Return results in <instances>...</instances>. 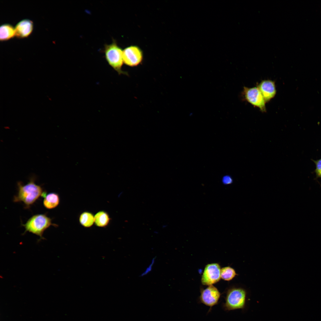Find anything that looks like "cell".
I'll use <instances>...</instances> for the list:
<instances>
[{"instance_id": "cell-18", "label": "cell", "mask_w": 321, "mask_h": 321, "mask_svg": "<svg viewBox=\"0 0 321 321\" xmlns=\"http://www.w3.org/2000/svg\"><path fill=\"white\" fill-rule=\"evenodd\" d=\"M48 99L50 100H51V98L49 97H48Z\"/></svg>"}, {"instance_id": "cell-9", "label": "cell", "mask_w": 321, "mask_h": 321, "mask_svg": "<svg viewBox=\"0 0 321 321\" xmlns=\"http://www.w3.org/2000/svg\"><path fill=\"white\" fill-rule=\"evenodd\" d=\"M266 102L270 101L275 96L276 89L274 81L269 80L262 81L257 86Z\"/></svg>"}, {"instance_id": "cell-14", "label": "cell", "mask_w": 321, "mask_h": 321, "mask_svg": "<svg viewBox=\"0 0 321 321\" xmlns=\"http://www.w3.org/2000/svg\"><path fill=\"white\" fill-rule=\"evenodd\" d=\"M79 220L82 226L89 228L92 226L94 223V216L91 213L85 211L80 214Z\"/></svg>"}, {"instance_id": "cell-3", "label": "cell", "mask_w": 321, "mask_h": 321, "mask_svg": "<svg viewBox=\"0 0 321 321\" xmlns=\"http://www.w3.org/2000/svg\"><path fill=\"white\" fill-rule=\"evenodd\" d=\"M103 50L105 59L109 65L119 74H126L122 70L123 62V50L118 45L116 41L113 39L111 44H105Z\"/></svg>"}, {"instance_id": "cell-8", "label": "cell", "mask_w": 321, "mask_h": 321, "mask_svg": "<svg viewBox=\"0 0 321 321\" xmlns=\"http://www.w3.org/2000/svg\"><path fill=\"white\" fill-rule=\"evenodd\" d=\"M200 292L199 298L200 303L210 308L218 303L221 294L215 286H209L206 289L201 290Z\"/></svg>"}, {"instance_id": "cell-7", "label": "cell", "mask_w": 321, "mask_h": 321, "mask_svg": "<svg viewBox=\"0 0 321 321\" xmlns=\"http://www.w3.org/2000/svg\"><path fill=\"white\" fill-rule=\"evenodd\" d=\"M221 268L217 263L207 265L204 268L201 278L202 284L205 285H212L220 279Z\"/></svg>"}, {"instance_id": "cell-11", "label": "cell", "mask_w": 321, "mask_h": 321, "mask_svg": "<svg viewBox=\"0 0 321 321\" xmlns=\"http://www.w3.org/2000/svg\"><path fill=\"white\" fill-rule=\"evenodd\" d=\"M15 36V28L9 24H4L0 28V40L1 41L7 40Z\"/></svg>"}, {"instance_id": "cell-5", "label": "cell", "mask_w": 321, "mask_h": 321, "mask_svg": "<svg viewBox=\"0 0 321 321\" xmlns=\"http://www.w3.org/2000/svg\"><path fill=\"white\" fill-rule=\"evenodd\" d=\"M143 58V51L137 45L129 46L123 51V62L128 66H137L142 62Z\"/></svg>"}, {"instance_id": "cell-1", "label": "cell", "mask_w": 321, "mask_h": 321, "mask_svg": "<svg viewBox=\"0 0 321 321\" xmlns=\"http://www.w3.org/2000/svg\"><path fill=\"white\" fill-rule=\"evenodd\" d=\"M35 177H31L29 182L23 185L21 182H17L18 192L14 196L13 201L23 202L26 208H29L40 197H45L46 193L41 187L35 183Z\"/></svg>"}, {"instance_id": "cell-6", "label": "cell", "mask_w": 321, "mask_h": 321, "mask_svg": "<svg viewBox=\"0 0 321 321\" xmlns=\"http://www.w3.org/2000/svg\"><path fill=\"white\" fill-rule=\"evenodd\" d=\"M243 93L245 99L248 103L259 108L262 112L266 111V102L257 87L252 88L244 87Z\"/></svg>"}, {"instance_id": "cell-16", "label": "cell", "mask_w": 321, "mask_h": 321, "mask_svg": "<svg viewBox=\"0 0 321 321\" xmlns=\"http://www.w3.org/2000/svg\"><path fill=\"white\" fill-rule=\"evenodd\" d=\"M316 165L314 172L317 178H321V158L317 160H312Z\"/></svg>"}, {"instance_id": "cell-13", "label": "cell", "mask_w": 321, "mask_h": 321, "mask_svg": "<svg viewBox=\"0 0 321 321\" xmlns=\"http://www.w3.org/2000/svg\"><path fill=\"white\" fill-rule=\"evenodd\" d=\"M111 218L108 214L104 211L97 212L94 216V223L96 226L100 227H104L109 224Z\"/></svg>"}, {"instance_id": "cell-2", "label": "cell", "mask_w": 321, "mask_h": 321, "mask_svg": "<svg viewBox=\"0 0 321 321\" xmlns=\"http://www.w3.org/2000/svg\"><path fill=\"white\" fill-rule=\"evenodd\" d=\"M247 293L245 289L242 288H232L226 292L223 307L226 311L244 310L247 308Z\"/></svg>"}, {"instance_id": "cell-17", "label": "cell", "mask_w": 321, "mask_h": 321, "mask_svg": "<svg viewBox=\"0 0 321 321\" xmlns=\"http://www.w3.org/2000/svg\"><path fill=\"white\" fill-rule=\"evenodd\" d=\"M156 257H154L152 260L150 264L146 268L145 270L139 276L140 277H143L148 274L152 270L153 265L155 262Z\"/></svg>"}, {"instance_id": "cell-12", "label": "cell", "mask_w": 321, "mask_h": 321, "mask_svg": "<svg viewBox=\"0 0 321 321\" xmlns=\"http://www.w3.org/2000/svg\"><path fill=\"white\" fill-rule=\"evenodd\" d=\"M60 202L59 195L55 193H51L46 195L43 201V204L47 209H51L57 207Z\"/></svg>"}, {"instance_id": "cell-15", "label": "cell", "mask_w": 321, "mask_h": 321, "mask_svg": "<svg viewBox=\"0 0 321 321\" xmlns=\"http://www.w3.org/2000/svg\"><path fill=\"white\" fill-rule=\"evenodd\" d=\"M237 275L235 270L228 266L222 268L221 270V277L223 280L229 281L232 280Z\"/></svg>"}, {"instance_id": "cell-10", "label": "cell", "mask_w": 321, "mask_h": 321, "mask_svg": "<svg viewBox=\"0 0 321 321\" xmlns=\"http://www.w3.org/2000/svg\"><path fill=\"white\" fill-rule=\"evenodd\" d=\"M33 22L29 19H23L15 26V36L19 38L27 37L32 33L33 29Z\"/></svg>"}, {"instance_id": "cell-4", "label": "cell", "mask_w": 321, "mask_h": 321, "mask_svg": "<svg viewBox=\"0 0 321 321\" xmlns=\"http://www.w3.org/2000/svg\"><path fill=\"white\" fill-rule=\"evenodd\" d=\"M25 229L24 233L29 232L39 236L42 239L44 231L51 226L55 227L57 225L52 223V219L48 217L46 214L35 215L30 218L24 224H22Z\"/></svg>"}]
</instances>
